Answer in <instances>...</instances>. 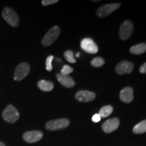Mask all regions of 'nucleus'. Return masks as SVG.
<instances>
[{
    "instance_id": "6e6552de",
    "label": "nucleus",
    "mask_w": 146,
    "mask_h": 146,
    "mask_svg": "<svg viewBox=\"0 0 146 146\" xmlns=\"http://www.w3.org/2000/svg\"><path fill=\"white\" fill-rule=\"evenodd\" d=\"M81 47L83 50L89 54H94L98 52L96 43L90 38H85L81 42Z\"/></svg>"
},
{
    "instance_id": "6ab92c4d",
    "label": "nucleus",
    "mask_w": 146,
    "mask_h": 146,
    "mask_svg": "<svg viewBox=\"0 0 146 146\" xmlns=\"http://www.w3.org/2000/svg\"><path fill=\"white\" fill-rule=\"evenodd\" d=\"M104 60L101 57L95 58L91 61V64L94 67H101L104 64Z\"/></svg>"
},
{
    "instance_id": "4be33fe9",
    "label": "nucleus",
    "mask_w": 146,
    "mask_h": 146,
    "mask_svg": "<svg viewBox=\"0 0 146 146\" xmlns=\"http://www.w3.org/2000/svg\"><path fill=\"white\" fill-rule=\"evenodd\" d=\"M54 60V56H50L47 58L46 59V62H45V64H46V70L47 71H52V60Z\"/></svg>"
},
{
    "instance_id": "bb28decb",
    "label": "nucleus",
    "mask_w": 146,
    "mask_h": 146,
    "mask_svg": "<svg viewBox=\"0 0 146 146\" xmlns=\"http://www.w3.org/2000/svg\"><path fill=\"white\" fill-rule=\"evenodd\" d=\"M79 55H80V53L78 52V54H76V57H77V58H78V57H79Z\"/></svg>"
},
{
    "instance_id": "1a4fd4ad",
    "label": "nucleus",
    "mask_w": 146,
    "mask_h": 146,
    "mask_svg": "<svg viewBox=\"0 0 146 146\" xmlns=\"http://www.w3.org/2000/svg\"><path fill=\"white\" fill-rule=\"evenodd\" d=\"M43 136V133L39 131H31L24 133L23 138L29 143H33L40 141Z\"/></svg>"
},
{
    "instance_id": "0eeeda50",
    "label": "nucleus",
    "mask_w": 146,
    "mask_h": 146,
    "mask_svg": "<svg viewBox=\"0 0 146 146\" xmlns=\"http://www.w3.org/2000/svg\"><path fill=\"white\" fill-rule=\"evenodd\" d=\"M120 6V4L118 3L104 5H103V6L100 7V8L97 10V15L101 18L106 17V16L112 14L115 10H118Z\"/></svg>"
},
{
    "instance_id": "ddd939ff",
    "label": "nucleus",
    "mask_w": 146,
    "mask_h": 146,
    "mask_svg": "<svg viewBox=\"0 0 146 146\" xmlns=\"http://www.w3.org/2000/svg\"><path fill=\"white\" fill-rule=\"evenodd\" d=\"M120 99L125 103H130L133 100V90L131 87H127L122 89L120 92Z\"/></svg>"
},
{
    "instance_id": "7ed1b4c3",
    "label": "nucleus",
    "mask_w": 146,
    "mask_h": 146,
    "mask_svg": "<svg viewBox=\"0 0 146 146\" xmlns=\"http://www.w3.org/2000/svg\"><path fill=\"white\" fill-rule=\"evenodd\" d=\"M70 125V121L67 118H60L47 122L45 128L49 131H58L68 127Z\"/></svg>"
},
{
    "instance_id": "423d86ee",
    "label": "nucleus",
    "mask_w": 146,
    "mask_h": 146,
    "mask_svg": "<svg viewBox=\"0 0 146 146\" xmlns=\"http://www.w3.org/2000/svg\"><path fill=\"white\" fill-rule=\"evenodd\" d=\"M133 33V23L129 21H126L120 27L119 36L122 40H126L130 37Z\"/></svg>"
},
{
    "instance_id": "f03ea898",
    "label": "nucleus",
    "mask_w": 146,
    "mask_h": 146,
    "mask_svg": "<svg viewBox=\"0 0 146 146\" xmlns=\"http://www.w3.org/2000/svg\"><path fill=\"white\" fill-rule=\"evenodd\" d=\"M2 117L5 121L12 124L19 119L20 114L14 106L10 104L3 111Z\"/></svg>"
},
{
    "instance_id": "b1692460",
    "label": "nucleus",
    "mask_w": 146,
    "mask_h": 146,
    "mask_svg": "<svg viewBox=\"0 0 146 146\" xmlns=\"http://www.w3.org/2000/svg\"><path fill=\"white\" fill-rule=\"evenodd\" d=\"M101 116H100L99 114H96L93 116L92 117V120L94 122V123H98V122L100 121L101 120Z\"/></svg>"
},
{
    "instance_id": "a878e982",
    "label": "nucleus",
    "mask_w": 146,
    "mask_h": 146,
    "mask_svg": "<svg viewBox=\"0 0 146 146\" xmlns=\"http://www.w3.org/2000/svg\"><path fill=\"white\" fill-rule=\"evenodd\" d=\"M0 146H5V145L3 143V142L0 141Z\"/></svg>"
},
{
    "instance_id": "20e7f679",
    "label": "nucleus",
    "mask_w": 146,
    "mask_h": 146,
    "mask_svg": "<svg viewBox=\"0 0 146 146\" xmlns=\"http://www.w3.org/2000/svg\"><path fill=\"white\" fill-rule=\"evenodd\" d=\"M60 33V29L58 26H55L48 31L42 39L41 43L43 46H49L52 45L57 39Z\"/></svg>"
},
{
    "instance_id": "2eb2a0df",
    "label": "nucleus",
    "mask_w": 146,
    "mask_h": 146,
    "mask_svg": "<svg viewBox=\"0 0 146 146\" xmlns=\"http://www.w3.org/2000/svg\"><path fill=\"white\" fill-rule=\"evenodd\" d=\"M37 86L39 88L43 91H51L54 89V83L52 82L45 80H41L38 82Z\"/></svg>"
},
{
    "instance_id": "f8f14e48",
    "label": "nucleus",
    "mask_w": 146,
    "mask_h": 146,
    "mask_svg": "<svg viewBox=\"0 0 146 146\" xmlns=\"http://www.w3.org/2000/svg\"><path fill=\"white\" fill-rule=\"evenodd\" d=\"M134 65L132 62L128 61H123L120 62L116 67V71L119 74H129L132 72Z\"/></svg>"
},
{
    "instance_id": "4468645a",
    "label": "nucleus",
    "mask_w": 146,
    "mask_h": 146,
    "mask_svg": "<svg viewBox=\"0 0 146 146\" xmlns=\"http://www.w3.org/2000/svg\"><path fill=\"white\" fill-rule=\"evenodd\" d=\"M56 78L61 85L67 87V88H72L75 85L74 80L69 76L62 75L60 73H58L56 74Z\"/></svg>"
},
{
    "instance_id": "f257e3e1",
    "label": "nucleus",
    "mask_w": 146,
    "mask_h": 146,
    "mask_svg": "<svg viewBox=\"0 0 146 146\" xmlns=\"http://www.w3.org/2000/svg\"><path fill=\"white\" fill-rule=\"evenodd\" d=\"M2 17L10 26L16 27L19 25V18L14 10L9 7H5L2 11Z\"/></svg>"
},
{
    "instance_id": "aec40b11",
    "label": "nucleus",
    "mask_w": 146,
    "mask_h": 146,
    "mask_svg": "<svg viewBox=\"0 0 146 146\" xmlns=\"http://www.w3.org/2000/svg\"><path fill=\"white\" fill-rule=\"evenodd\" d=\"M64 56L66 58V60L67 61L69 62L70 63H75L76 62V60L74 57V54H73V52L70 50H67L66 51L64 54Z\"/></svg>"
},
{
    "instance_id": "412c9836",
    "label": "nucleus",
    "mask_w": 146,
    "mask_h": 146,
    "mask_svg": "<svg viewBox=\"0 0 146 146\" xmlns=\"http://www.w3.org/2000/svg\"><path fill=\"white\" fill-rule=\"evenodd\" d=\"M73 72V68L72 67H70L68 65H64L62 67V68L61 69L60 71V74H62V75L65 76H68V74H70V73Z\"/></svg>"
},
{
    "instance_id": "9b49d317",
    "label": "nucleus",
    "mask_w": 146,
    "mask_h": 146,
    "mask_svg": "<svg viewBox=\"0 0 146 146\" xmlns=\"http://www.w3.org/2000/svg\"><path fill=\"white\" fill-rule=\"evenodd\" d=\"M76 100L81 102H88L94 100L96 98V94L94 92L89 91H79L75 95Z\"/></svg>"
},
{
    "instance_id": "f3484780",
    "label": "nucleus",
    "mask_w": 146,
    "mask_h": 146,
    "mask_svg": "<svg viewBox=\"0 0 146 146\" xmlns=\"http://www.w3.org/2000/svg\"><path fill=\"white\" fill-rule=\"evenodd\" d=\"M133 133L136 134H142L146 132V120L140 122L136 125L133 129Z\"/></svg>"
},
{
    "instance_id": "5701e85b",
    "label": "nucleus",
    "mask_w": 146,
    "mask_h": 146,
    "mask_svg": "<svg viewBox=\"0 0 146 146\" xmlns=\"http://www.w3.org/2000/svg\"><path fill=\"white\" fill-rule=\"evenodd\" d=\"M58 2V0H43V1H41V3L42 5H44V6H46V5L54 4V3H56Z\"/></svg>"
},
{
    "instance_id": "393cba45",
    "label": "nucleus",
    "mask_w": 146,
    "mask_h": 146,
    "mask_svg": "<svg viewBox=\"0 0 146 146\" xmlns=\"http://www.w3.org/2000/svg\"><path fill=\"white\" fill-rule=\"evenodd\" d=\"M139 72L142 74H146V62L144 63L143 65L139 68Z\"/></svg>"
},
{
    "instance_id": "a211bd4d",
    "label": "nucleus",
    "mask_w": 146,
    "mask_h": 146,
    "mask_svg": "<svg viewBox=\"0 0 146 146\" xmlns=\"http://www.w3.org/2000/svg\"><path fill=\"white\" fill-rule=\"evenodd\" d=\"M113 111V108L111 106H106L102 107L101 109H100L99 114L100 116H101V118H106L108 117V116H110L111 114H112Z\"/></svg>"
},
{
    "instance_id": "39448f33",
    "label": "nucleus",
    "mask_w": 146,
    "mask_h": 146,
    "mask_svg": "<svg viewBox=\"0 0 146 146\" xmlns=\"http://www.w3.org/2000/svg\"><path fill=\"white\" fill-rule=\"evenodd\" d=\"M30 72V66L26 62L21 63L16 66L14 74V80L16 81H21L27 77Z\"/></svg>"
},
{
    "instance_id": "dca6fc26",
    "label": "nucleus",
    "mask_w": 146,
    "mask_h": 146,
    "mask_svg": "<svg viewBox=\"0 0 146 146\" xmlns=\"http://www.w3.org/2000/svg\"><path fill=\"white\" fill-rule=\"evenodd\" d=\"M130 52L131 54L135 55L142 54L146 52V43H139V44L135 45L134 46L131 47L130 49Z\"/></svg>"
},
{
    "instance_id": "9d476101",
    "label": "nucleus",
    "mask_w": 146,
    "mask_h": 146,
    "mask_svg": "<svg viewBox=\"0 0 146 146\" xmlns=\"http://www.w3.org/2000/svg\"><path fill=\"white\" fill-rule=\"evenodd\" d=\"M119 124L120 121L117 118H110L102 124V128L105 133H110L116 130L119 127Z\"/></svg>"
}]
</instances>
